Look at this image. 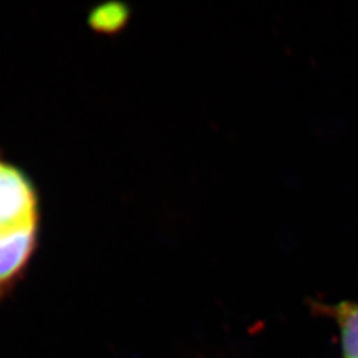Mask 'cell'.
<instances>
[{
  "label": "cell",
  "mask_w": 358,
  "mask_h": 358,
  "mask_svg": "<svg viewBox=\"0 0 358 358\" xmlns=\"http://www.w3.org/2000/svg\"><path fill=\"white\" fill-rule=\"evenodd\" d=\"M40 198L34 180L0 153V239L40 230Z\"/></svg>",
  "instance_id": "obj_1"
},
{
  "label": "cell",
  "mask_w": 358,
  "mask_h": 358,
  "mask_svg": "<svg viewBox=\"0 0 358 358\" xmlns=\"http://www.w3.org/2000/svg\"><path fill=\"white\" fill-rule=\"evenodd\" d=\"M40 230L26 231L0 239V303L13 296L26 278L38 247Z\"/></svg>",
  "instance_id": "obj_2"
},
{
  "label": "cell",
  "mask_w": 358,
  "mask_h": 358,
  "mask_svg": "<svg viewBox=\"0 0 358 358\" xmlns=\"http://www.w3.org/2000/svg\"><path fill=\"white\" fill-rule=\"evenodd\" d=\"M312 308L336 322L341 358H358V303L340 301L337 304H325L313 301Z\"/></svg>",
  "instance_id": "obj_3"
},
{
  "label": "cell",
  "mask_w": 358,
  "mask_h": 358,
  "mask_svg": "<svg viewBox=\"0 0 358 358\" xmlns=\"http://www.w3.org/2000/svg\"><path fill=\"white\" fill-rule=\"evenodd\" d=\"M131 10L124 1H108L94 7L88 16L90 27L97 34L117 35L125 29Z\"/></svg>",
  "instance_id": "obj_4"
}]
</instances>
